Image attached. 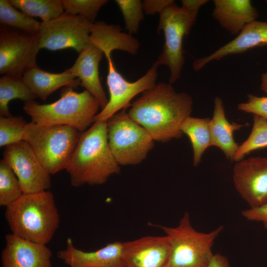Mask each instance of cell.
Here are the masks:
<instances>
[{
  "mask_svg": "<svg viewBox=\"0 0 267 267\" xmlns=\"http://www.w3.org/2000/svg\"><path fill=\"white\" fill-rule=\"evenodd\" d=\"M37 96L30 89L22 77L3 75L0 78V116H11L8 103L14 99H19L25 102L34 100Z\"/></svg>",
  "mask_w": 267,
  "mask_h": 267,
  "instance_id": "cell-24",
  "label": "cell"
},
{
  "mask_svg": "<svg viewBox=\"0 0 267 267\" xmlns=\"http://www.w3.org/2000/svg\"><path fill=\"white\" fill-rule=\"evenodd\" d=\"M266 1H267L266 2L267 3V0Z\"/></svg>",
  "mask_w": 267,
  "mask_h": 267,
  "instance_id": "cell-37",
  "label": "cell"
},
{
  "mask_svg": "<svg viewBox=\"0 0 267 267\" xmlns=\"http://www.w3.org/2000/svg\"><path fill=\"white\" fill-rule=\"evenodd\" d=\"M27 123L21 116H0V146H6L23 140Z\"/></svg>",
  "mask_w": 267,
  "mask_h": 267,
  "instance_id": "cell-29",
  "label": "cell"
},
{
  "mask_svg": "<svg viewBox=\"0 0 267 267\" xmlns=\"http://www.w3.org/2000/svg\"><path fill=\"white\" fill-rule=\"evenodd\" d=\"M107 0H62L65 13L73 16H81L92 23L101 7Z\"/></svg>",
  "mask_w": 267,
  "mask_h": 267,
  "instance_id": "cell-30",
  "label": "cell"
},
{
  "mask_svg": "<svg viewBox=\"0 0 267 267\" xmlns=\"http://www.w3.org/2000/svg\"><path fill=\"white\" fill-rule=\"evenodd\" d=\"M152 225L162 229L170 240L172 251L167 267H208L215 240L223 229L220 225L209 232L198 231L192 226L187 212L176 227Z\"/></svg>",
  "mask_w": 267,
  "mask_h": 267,
  "instance_id": "cell-6",
  "label": "cell"
},
{
  "mask_svg": "<svg viewBox=\"0 0 267 267\" xmlns=\"http://www.w3.org/2000/svg\"><path fill=\"white\" fill-rule=\"evenodd\" d=\"M65 250L57 257L70 267H125L122 259L123 242L115 241L95 251L85 252L76 248L68 238Z\"/></svg>",
  "mask_w": 267,
  "mask_h": 267,
  "instance_id": "cell-17",
  "label": "cell"
},
{
  "mask_svg": "<svg viewBox=\"0 0 267 267\" xmlns=\"http://www.w3.org/2000/svg\"><path fill=\"white\" fill-rule=\"evenodd\" d=\"M93 23L81 16L65 12L56 18L43 21L38 34L39 48L54 51L72 48L80 53L89 44Z\"/></svg>",
  "mask_w": 267,
  "mask_h": 267,
  "instance_id": "cell-9",
  "label": "cell"
},
{
  "mask_svg": "<svg viewBox=\"0 0 267 267\" xmlns=\"http://www.w3.org/2000/svg\"><path fill=\"white\" fill-rule=\"evenodd\" d=\"M15 8L31 17H38L43 21L56 18L64 13L61 0H9Z\"/></svg>",
  "mask_w": 267,
  "mask_h": 267,
  "instance_id": "cell-25",
  "label": "cell"
},
{
  "mask_svg": "<svg viewBox=\"0 0 267 267\" xmlns=\"http://www.w3.org/2000/svg\"><path fill=\"white\" fill-rule=\"evenodd\" d=\"M199 10L178 6L173 2L159 14L157 31H163L165 37L163 49L157 61L167 66L170 70L169 83L172 84L181 77L184 63L183 40L194 25Z\"/></svg>",
  "mask_w": 267,
  "mask_h": 267,
  "instance_id": "cell-7",
  "label": "cell"
},
{
  "mask_svg": "<svg viewBox=\"0 0 267 267\" xmlns=\"http://www.w3.org/2000/svg\"><path fill=\"white\" fill-rule=\"evenodd\" d=\"M237 109L242 112L252 113L267 120V96L247 94V100L237 105Z\"/></svg>",
  "mask_w": 267,
  "mask_h": 267,
  "instance_id": "cell-32",
  "label": "cell"
},
{
  "mask_svg": "<svg viewBox=\"0 0 267 267\" xmlns=\"http://www.w3.org/2000/svg\"><path fill=\"white\" fill-rule=\"evenodd\" d=\"M19 181L7 163L0 161V205H11L23 194Z\"/></svg>",
  "mask_w": 267,
  "mask_h": 267,
  "instance_id": "cell-28",
  "label": "cell"
},
{
  "mask_svg": "<svg viewBox=\"0 0 267 267\" xmlns=\"http://www.w3.org/2000/svg\"><path fill=\"white\" fill-rule=\"evenodd\" d=\"M247 125L230 123L226 119L222 100L218 96L215 98L213 115L210 120L212 146L220 148L228 160L233 161L239 145L234 139V132Z\"/></svg>",
  "mask_w": 267,
  "mask_h": 267,
  "instance_id": "cell-21",
  "label": "cell"
},
{
  "mask_svg": "<svg viewBox=\"0 0 267 267\" xmlns=\"http://www.w3.org/2000/svg\"><path fill=\"white\" fill-rule=\"evenodd\" d=\"M22 78L30 89L43 100L61 87L77 88L81 84L80 80L67 70L52 73L44 71L38 66L27 71Z\"/></svg>",
  "mask_w": 267,
  "mask_h": 267,
  "instance_id": "cell-22",
  "label": "cell"
},
{
  "mask_svg": "<svg viewBox=\"0 0 267 267\" xmlns=\"http://www.w3.org/2000/svg\"><path fill=\"white\" fill-rule=\"evenodd\" d=\"M73 89L63 88L60 97L53 103L41 104L33 100L25 102L23 109L35 124L66 125L82 133L94 123L100 105L87 90L77 92Z\"/></svg>",
  "mask_w": 267,
  "mask_h": 267,
  "instance_id": "cell-4",
  "label": "cell"
},
{
  "mask_svg": "<svg viewBox=\"0 0 267 267\" xmlns=\"http://www.w3.org/2000/svg\"><path fill=\"white\" fill-rule=\"evenodd\" d=\"M0 22L2 25L33 35L38 34L41 23L32 17L17 10L7 0H0Z\"/></svg>",
  "mask_w": 267,
  "mask_h": 267,
  "instance_id": "cell-26",
  "label": "cell"
},
{
  "mask_svg": "<svg viewBox=\"0 0 267 267\" xmlns=\"http://www.w3.org/2000/svg\"><path fill=\"white\" fill-rule=\"evenodd\" d=\"M4 216L12 234L45 245L53 237L60 222L54 196L49 190L23 194L6 207Z\"/></svg>",
  "mask_w": 267,
  "mask_h": 267,
  "instance_id": "cell-3",
  "label": "cell"
},
{
  "mask_svg": "<svg viewBox=\"0 0 267 267\" xmlns=\"http://www.w3.org/2000/svg\"><path fill=\"white\" fill-rule=\"evenodd\" d=\"M173 0H145L142 2L143 11L147 15L160 14L168 5L174 2Z\"/></svg>",
  "mask_w": 267,
  "mask_h": 267,
  "instance_id": "cell-34",
  "label": "cell"
},
{
  "mask_svg": "<svg viewBox=\"0 0 267 267\" xmlns=\"http://www.w3.org/2000/svg\"><path fill=\"white\" fill-rule=\"evenodd\" d=\"M209 117L201 118L188 117L182 122L180 130L189 138L193 150V164L197 166L200 163L203 154L212 146Z\"/></svg>",
  "mask_w": 267,
  "mask_h": 267,
  "instance_id": "cell-23",
  "label": "cell"
},
{
  "mask_svg": "<svg viewBox=\"0 0 267 267\" xmlns=\"http://www.w3.org/2000/svg\"><path fill=\"white\" fill-rule=\"evenodd\" d=\"M65 170L74 187L102 184L111 175L120 173L108 144L107 121L95 122L81 133Z\"/></svg>",
  "mask_w": 267,
  "mask_h": 267,
  "instance_id": "cell-2",
  "label": "cell"
},
{
  "mask_svg": "<svg viewBox=\"0 0 267 267\" xmlns=\"http://www.w3.org/2000/svg\"><path fill=\"white\" fill-rule=\"evenodd\" d=\"M172 251L167 235L145 236L123 242L125 267H167Z\"/></svg>",
  "mask_w": 267,
  "mask_h": 267,
  "instance_id": "cell-14",
  "label": "cell"
},
{
  "mask_svg": "<svg viewBox=\"0 0 267 267\" xmlns=\"http://www.w3.org/2000/svg\"><path fill=\"white\" fill-rule=\"evenodd\" d=\"M107 138L111 152L119 165H135L145 159L154 146V139L125 111L107 121Z\"/></svg>",
  "mask_w": 267,
  "mask_h": 267,
  "instance_id": "cell-8",
  "label": "cell"
},
{
  "mask_svg": "<svg viewBox=\"0 0 267 267\" xmlns=\"http://www.w3.org/2000/svg\"><path fill=\"white\" fill-rule=\"evenodd\" d=\"M5 239L1 254L2 267H52V252L45 244L12 233L6 234Z\"/></svg>",
  "mask_w": 267,
  "mask_h": 267,
  "instance_id": "cell-15",
  "label": "cell"
},
{
  "mask_svg": "<svg viewBox=\"0 0 267 267\" xmlns=\"http://www.w3.org/2000/svg\"><path fill=\"white\" fill-rule=\"evenodd\" d=\"M208 267H231L228 259L220 254H214Z\"/></svg>",
  "mask_w": 267,
  "mask_h": 267,
  "instance_id": "cell-35",
  "label": "cell"
},
{
  "mask_svg": "<svg viewBox=\"0 0 267 267\" xmlns=\"http://www.w3.org/2000/svg\"><path fill=\"white\" fill-rule=\"evenodd\" d=\"M40 49L38 34L1 30L0 74L23 77L27 71L38 66L36 57Z\"/></svg>",
  "mask_w": 267,
  "mask_h": 267,
  "instance_id": "cell-11",
  "label": "cell"
},
{
  "mask_svg": "<svg viewBox=\"0 0 267 267\" xmlns=\"http://www.w3.org/2000/svg\"><path fill=\"white\" fill-rule=\"evenodd\" d=\"M234 187L249 208L267 203V158L251 157L237 162L233 168Z\"/></svg>",
  "mask_w": 267,
  "mask_h": 267,
  "instance_id": "cell-13",
  "label": "cell"
},
{
  "mask_svg": "<svg viewBox=\"0 0 267 267\" xmlns=\"http://www.w3.org/2000/svg\"><path fill=\"white\" fill-rule=\"evenodd\" d=\"M266 45L267 22L256 20L247 25L233 40L209 55L196 59L193 63V68L195 71H199L213 61Z\"/></svg>",
  "mask_w": 267,
  "mask_h": 267,
  "instance_id": "cell-16",
  "label": "cell"
},
{
  "mask_svg": "<svg viewBox=\"0 0 267 267\" xmlns=\"http://www.w3.org/2000/svg\"><path fill=\"white\" fill-rule=\"evenodd\" d=\"M2 159L16 176L24 194L44 191L50 187V175L25 140L6 146Z\"/></svg>",
  "mask_w": 267,
  "mask_h": 267,
  "instance_id": "cell-12",
  "label": "cell"
},
{
  "mask_svg": "<svg viewBox=\"0 0 267 267\" xmlns=\"http://www.w3.org/2000/svg\"><path fill=\"white\" fill-rule=\"evenodd\" d=\"M253 123L248 138L236 151L233 161L242 160L252 151L267 147V120L257 115L253 116Z\"/></svg>",
  "mask_w": 267,
  "mask_h": 267,
  "instance_id": "cell-27",
  "label": "cell"
},
{
  "mask_svg": "<svg viewBox=\"0 0 267 267\" xmlns=\"http://www.w3.org/2000/svg\"><path fill=\"white\" fill-rule=\"evenodd\" d=\"M81 132L66 125H41L28 123L23 140L32 148L50 174L65 169L79 140Z\"/></svg>",
  "mask_w": 267,
  "mask_h": 267,
  "instance_id": "cell-5",
  "label": "cell"
},
{
  "mask_svg": "<svg viewBox=\"0 0 267 267\" xmlns=\"http://www.w3.org/2000/svg\"><path fill=\"white\" fill-rule=\"evenodd\" d=\"M192 105L189 94L176 91L170 83L160 82L142 92L128 114L154 140L167 142L182 136L180 126L190 116Z\"/></svg>",
  "mask_w": 267,
  "mask_h": 267,
  "instance_id": "cell-1",
  "label": "cell"
},
{
  "mask_svg": "<svg viewBox=\"0 0 267 267\" xmlns=\"http://www.w3.org/2000/svg\"><path fill=\"white\" fill-rule=\"evenodd\" d=\"M89 42L99 48L104 54L120 50L135 54L140 46L138 40L132 35L122 32L119 25L107 24L102 21L92 24Z\"/></svg>",
  "mask_w": 267,
  "mask_h": 267,
  "instance_id": "cell-20",
  "label": "cell"
},
{
  "mask_svg": "<svg viewBox=\"0 0 267 267\" xmlns=\"http://www.w3.org/2000/svg\"><path fill=\"white\" fill-rule=\"evenodd\" d=\"M108 62L107 84L110 97L106 106L94 117L95 122L107 121L119 110L131 106L130 101L138 94L152 88L156 84L159 63L156 61L144 75L135 82L126 80L117 70L111 53H105Z\"/></svg>",
  "mask_w": 267,
  "mask_h": 267,
  "instance_id": "cell-10",
  "label": "cell"
},
{
  "mask_svg": "<svg viewBox=\"0 0 267 267\" xmlns=\"http://www.w3.org/2000/svg\"><path fill=\"white\" fill-rule=\"evenodd\" d=\"M124 17L126 29L130 35L137 33L139 25L143 19L142 2L140 0H116Z\"/></svg>",
  "mask_w": 267,
  "mask_h": 267,
  "instance_id": "cell-31",
  "label": "cell"
},
{
  "mask_svg": "<svg viewBox=\"0 0 267 267\" xmlns=\"http://www.w3.org/2000/svg\"><path fill=\"white\" fill-rule=\"evenodd\" d=\"M213 17L226 31L237 35L257 20L259 12L249 0H214Z\"/></svg>",
  "mask_w": 267,
  "mask_h": 267,
  "instance_id": "cell-19",
  "label": "cell"
},
{
  "mask_svg": "<svg viewBox=\"0 0 267 267\" xmlns=\"http://www.w3.org/2000/svg\"><path fill=\"white\" fill-rule=\"evenodd\" d=\"M260 88L262 91L267 93V71L261 75Z\"/></svg>",
  "mask_w": 267,
  "mask_h": 267,
  "instance_id": "cell-36",
  "label": "cell"
},
{
  "mask_svg": "<svg viewBox=\"0 0 267 267\" xmlns=\"http://www.w3.org/2000/svg\"><path fill=\"white\" fill-rule=\"evenodd\" d=\"M241 214L248 221L262 223L267 229V203L259 207L244 210Z\"/></svg>",
  "mask_w": 267,
  "mask_h": 267,
  "instance_id": "cell-33",
  "label": "cell"
},
{
  "mask_svg": "<svg viewBox=\"0 0 267 267\" xmlns=\"http://www.w3.org/2000/svg\"><path fill=\"white\" fill-rule=\"evenodd\" d=\"M104 53L98 47L89 44L81 53L73 65L67 70L78 77L81 86L99 101L101 110L108 99L102 88L99 76L98 66Z\"/></svg>",
  "mask_w": 267,
  "mask_h": 267,
  "instance_id": "cell-18",
  "label": "cell"
}]
</instances>
